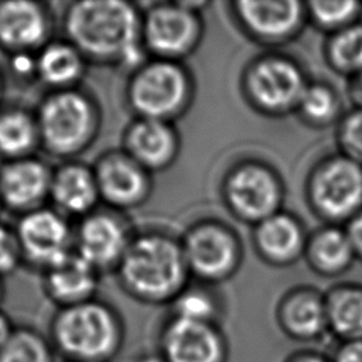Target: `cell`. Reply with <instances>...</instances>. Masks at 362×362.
<instances>
[{
    "label": "cell",
    "instance_id": "cell-1",
    "mask_svg": "<svg viewBox=\"0 0 362 362\" xmlns=\"http://www.w3.org/2000/svg\"><path fill=\"white\" fill-rule=\"evenodd\" d=\"M143 16L124 0H81L64 13V31L88 62L137 68L143 64Z\"/></svg>",
    "mask_w": 362,
    "mask_h": 362
},
{
    "label": "cell",
    "instance_id": "cell-2",
    "mask_svg": "<svg viewBox=\"0 0 362 362\" xmlns=\"http://www.w3.org/2000/svg\"><path fill=\"white\" fill-rule=\"evenodd\" d=\"M116 272L129 296L144 303H161L182 293L188 266L182 246L175 240L144 233L132 238Z\"/></svg>",
    "mask_w": 362,
    "mask_h": 362
},
{
    "label": "cell",
    "instance_id": "cell-3",
    "mask_svg": "<svg viewBox=\"0 0 362 362\" xmlns=\"http://www.w3.org/2000/svg\"><path fill=\"white\" fill-rule=\"evenodd\" d=\"M48 338L64 361L110 362L122 349L124 327L110 304L93 298L58 308Z\"/></svg>",
    "mask_w": 362,
    "mask_h": 362
},
{
    "label": "cell",
    "instance_id": "cell-4",
    "mask_svg": "<svg viewBox=\"0 0 362 362\" xmlns=\"http://www.w3.org/2000/svg\"><path fill=\"white\" fill-rule=\"evenodd\" d=\"M34 115L40 146L61 158L83 153L96 139L100 126L95 100L76 88L49 92Z\"/></svg>",
    "mask_w": 362,
    "mask_h": 362
},
{
    "label": "cell",
    "instance_id": "cell-5",
    "mask_svg": "<svg viewBox=\"0 0 362 362\" xmlns=\"http://www.w3.org/2000/svg\"><path fill=\"white\" fill-rule=\"evenodd\" d=\"M188 93L185 71L177 62L161 58L137 66L126 88L127 103L137 117L164 122L181 112Z\"/></svg>",
    "mask_w": 362,
    "mask_h": 362
},
{
    "label": "cell",
    "instance_id": "cell-6",
    "mask_svg": "<svg viewBox=\"0 0 362 362\" xmlns=\"http://www.w3.org/2000/svg\"><path fill=\"white\" fill-rule=\"evenodd\" d=\"M143 45L157 58L174 61L189 52L199 37L195 10L187 3H158L141 21Z\"/></svg>",
    "mask_w": 362,
    "mask_h": 362
},
{
    "label": "cell",
    "instance_id": "cell-7",
    "mask_svg": "<svg viewBox=\"0 0 362 362\" xmlns=\"http://www.w3.org/2000/svg\"><path fill=\"white\" fill-rule=\"evenodd\" d=\"M310 194L327 218L356 215L362 209V164L346 156L325 161L313 175Z\"/></svg>",
    "mask_w": 362,
    "mask_h": 362
},
{
    "label": "cell",
    "instance_id": "cell-8",
    "mask_svg": "<svg viewBox=\"0 0 362 362\" xmlns=\"http://www.w3.org/2000/svg\"><path fill=\"white\" fill-rule=\"evenodd\" d=\"M14 229L24 260L44 270L74 252V232L66 216L55 208L42 206L23 214Z\"/></svg>",
    "mask_w": 362,
    "mask_h": 362
},
{
    "label": "cell",
    "instance_id": "cell-9",
    "mask_svg": "<svg viewBox=\"0 0 362 362\" xmlns=\"http://www.w3.org/2000/svg\"><path fill=\"white\" fill-rule=\"evenodd\" d=\"M130 242L127 225L110 211L90 212L74 232V250L99 272L117 269Z\"/></svg>",
    "mask_w": 362,
    "mask_h": 362
},
{
    "label": "cell",
    "instance_id": "cell-10",
    "mask_svg": "<svg viewBox=\"0 0 362 362\" xmlns=\"http://www.w3.org/2000/svg\"><path fill=\"white\" fill-rule=\"evenodd\" d=\"M93 173L100 199L113 209L136 208L150 194V173L123 150L102 154Z\"/></svg>",
    "mask_w": 362,
    "mask_h": 362
},
{
    "label": "cell",
    "instance_id": "cell-11",
    "mask_svg": "<svg viewBox=\"0 0 362 362\" xmlns=\"http://www.w3.org/2000/svg\"><path fill=\"white\" fill-rule=\"evenodd\" d=\"M226 198L245 219L262 222L277 212L281 192L274 174L257 164H246L230 173Z\"/></svg>",
    "mask_w": 362,
    "mask_h": 362
},
{
    "label": "cell",
    "instance_id": "cell-12",
    "mask_svg": "<svg viewBox=\"0 0 362 362\" xmlns=\"http://www.w3.org/2000/svg\"><path fill=\"white\" fill-rule=\"evenodd\" d=\"M51 31L49 11L42 3L31 0L0 1V48L18 54L40 51Z\"/></svg>",
    "mask_w": 362,
    "mask_h": 362
},
{
    "label": "cell",
    "instance_id": "cell-13",
    "mask_svg": "<svg viewBox=\"0 0 362 362\" xmlns=\"http://www.w3.org/2000/svg\"><path fill=\"white\" fill-rule=\"evenodd\" d=\"M307 85L301 71L283 58H264L247 75V89L255 103L280 112L298 105Z\"/></svg>",
    "mask_w": 362,
    "mask_h": 362
},
{
    "label": "cell",
    "instance_id": "cell-14",
    "mask_svg": "<svg viewBox=\"0 0 362 362\" xmlns=\"http://www.w3.org/2000/svg\"><path fill=\"white\" fill-rule=\"evenodd\" d=\"M52 171L33 156L8 160L0 167V199L13 211L27 214L49 198Z\"/></svg>",
    "mask_w": 362,
    "mask_h": 362
},
{
    "label": "cell",
    "instance_id": "cell-15",
    "mask_svg": "<svg viewBox=\"0 0 362 362\" xmlns=\"http://www.w3.org/2000/svg\"><path fill=\"white\" fill-rule=\"evenodd\" d=\"M160 355L165 362H222L223 342L211 322L174 317L161 332Z\"/></svg>",
    "mask_w": 362,
    "mask_h": 362
},
{
    "label": "cell",
    "instance_id": "cell-16",
    "mask_svg": "<svg viewBox=\"0 0 362 362\" xmlns=\"http://www.w3.org/2000/svg\"><path fill=\"white\" fill-rule=\"evenodd\" d=\"M188 270L205 279H219L233 270L238 262L235 238L221 225L205 223L189 230L182 245Z\"/></svg>",
    "mask_w": 362,
    "mask_h": 362
},
{
    "label": "cell",
    "instance_id": "cell-17",
    "mask_svg": "<svg viewBox=\"0 0 362 362\" xmlns=\"http://www.w3.org/2000/svg\"><path fill=\"white\" fill-rule=\"evenodd\" d=\"M99 273L74 250L44 270V291L58 308L86 303L95 298L99 287Z\"/></svg>",
    "mask_w": 362,
    "mask_h": 362
},
{
    "label": "cell",
    "instance_id": "cell-18",
    "mask_svg": "<svg viewBox=\"0 0 362 362\" xmlns=\"http://www.w3.org/2000/svg\"><path fill=\"white\" fill-rule=\"evenodd\" d=\"M178 140L168 122L137 117L124 130L123 151L148 173L167 167L175 157Z\"/></svg>",
    "mask_w": 362,
    "mask_h": 362
},
{
    "label": "cell",
    "instance_id": "cell-19",
    "mask_svg": "<svg viewBox=\"0 0 362 362\" xmlns=\"http://www.w3.org/2000/svg\"><path fill=\"white\" fill-rule=\"evenodd\" d=\"M49 198L64 216H86L100 201L93 167L66 161L52 171Z\"/></svg>",
    "mask_w": 362,
    "mask_h": 362
},
{
    "label": "cell",
    "instance_id": "cell-20",
    "mask_svg": "<svg viewBox=\"0 0 362 362\" xmlns=\"http://www.w3.org/2000/svg\"><path fill=\"white\" fill-rule=\"evenodd\" d=\"M236 7L249 31L272 40L294 33L303 17L301 3L294 0L239 1Z\"/></svg>",
    "mask_w": 362,
    "mask_h": 362
},
{
    "label": "cell",
    "instance_id": "cell-21",
    "mask_svg": "<svg viewBox=\"0 0 362 362\" xmlns=\"http://www.w3.org/2000/svg\"><path fill=\"white\" fill-rule=\"evenodd\" d=\"M88 61L68 40L48 41L35 55V76L52 90L75 88Z\"/></svg>",
    "mask_w": 362,
    "mask_h": 362
},
{
    "label": "cell",
    "instance_id": "cell-22",
    "mask_svg": "<svg viewBox=\"0 0 362 362\" xmlns=\"http://www.w3.org/2000/svg\"><path fill=\"white\" fill-rule=\"evenodd\" d=\"M280 315L286 331L300 339L317 338L328 327L325 300L310 290L290 294Z\"/></svg>",
    "mask_w": 362,
    "mask_h": 362
},
{
    "label": "cell",
    "instance_id": "cell-23",
    "mask_svg": "<svg viewBox=\"0 0 362 362\" xmlns=\"http://www.w3.org/2000/svg\"><path fill=\"white\" fill-rule=\"evenodd\" d=\"M256 242L262 253L273 262H290L303 247V232L294 218L287 214L274 215L259 222Z\"/></svg>",
    "mask_w": 362,
    "mask_h": 362
},
{
    "label": "cell",
    "instance_id": "cell-24",
    "mask_svg": "<svg viewBox=\"0 0 362 362\" xmlns=\"http://www.w3.org/2000/svg\"><path fill=\"white\" fill-rule=\"evenodd\" d=\"M40 146L35 115L21 107L0 112V156L8 160L30 157Z\"/></svg>",
    "mask_w": 362,
    "mask_h": 362
},
{
    "label": "cell",
    "instance_id": "cell-25",
    "mask_svg": "<svg viewBox=\"0 0 362 362\" xmlns=\"http://www.w3.org/2000/svg\"><path fill=\"white\" fill-rule=\"evenodd\" d=\"M328 327L345 341L362 339V288L345 287L325 300Z\"/></svg>",
    "mask_w": 362,
    "mask_h": 362
},
{
    "label": "cell",
    "instance_id": "cell-26",
    "mask_svg": "<svg viewBox=\"0 0 362 362\" xmlns=\"http://www.w3.org/2000/svg\"><path fill=\"white\" fill-rule=\"evenodd\" d=\"M355 250L346 230L327 228L320 230L310 243V257L317 269L325 273L344 270L352 260Z\"/></svg>",
    "mask_w": 362,
    "mask_h": 362
},
{
    "label": "cell",
    "instance_id": "cell-27",
    "mask_svg": "<svg viewBox=\"0 0 362 362\" xmlns=\"http://www.w3.org/2000/svg\"><path fill=\"white\" fill-rule=\"evenodd\" d=\"M55 349L45 335L30 327H17L0 351V362H55Z\"/></svg>",
    "mask_w": 362,
    "mask_h": 362
},
{
    "label": "cell",
    "instance_id": "cell-28",
    "mask_svg": "<svg viewBox=\"0 0 362 362\" xmlns=\"http://www.w3.org/2000/svg\"><path fill=\"white\" fill-rule=\"evenodd\" d=\"M328 54L332 65L344 72H362V25H348L331 38Z\"/></svg>",
    "mask_w": 362,
    "mask_h": 362
},
{
    "label": "cell",
    "instance_id": "cell-29",
    "mask_svg": "<svg viewBox=\"0 0 362 362\" xmlns=\"http://www.w3.org/2000/svg\"><path fill=\"white\" fill-rule=\"evenodd\" d=\"M313 18L322 27L327 28H345L358 14L359 3L344 0V1H324L317 0L308 4Z\"/></svg>",
    "mask_w": 362,
    "mask_h": 362
},
{
    "label": "cell",
    "instance_id": "cell-30",
    "mask_svg": "<svg viewBox=\"0 0 362 362\" xmlns=\"http://www.w3.org/2000/svg\"><path fill=\"white\" fill-rule=\"evenodd\" d=\"M303 115L313 122L329 120L337 112V98L324 85H307L297 105Z\"/></svg>",
    "mask_w": 362,
    "mask_h": 362
},
{
    "label": "cell",
    "instance_id": "cell-31",
    "mask_svg": "<svg viewBox=\"0 0 362 362\" xmlns=\"http://www.w3.org/2000/svg\"><path fill=\"white\" fill-rule=\"evenodd\" d=\"M214 311L215 307L211 297L202 291H182L174 298V317L178 318L209 322Z\"/></svg>",
    "mask_w": 362,
    "mask_h": 362
},
{
    "label": "cell",
    "instance_id": "cell-32",
    "mask_svg": "<svg viewBox=\"0 0 362 362\" xmlns=\"http://www.w3.org/2000/svg\"><path fill=\"white\" fill-rule=\"evenodd\" d=\"M23 260L16 229L0 223V277L14 273Z\"/></svg>",
    "mask_w": 362,
    "mask_h": 362
},
{
    "label": "cell",
    "instance_id": "cell-33",
    "mask_svg": "<svg viewBox=\"0 0 362 362\" xmlns=\"http://www.w3.org/2000/svg\"><path fill=\"white\" fill-rule=\"evenodd\" d=\"M339 140L346 157L362 164V109L345 117L339 130Z\"/></svg>",
    "mask_w": 362,
    "mask_h": 362
},
{
    "label": "cell",
    "instance_id": "cell-34",
    "mask_svg": "<svg viewBox=\"0 0 362 362\" xmlns=\"http://www.w3.org/2000/svg\"><path fill=\"white\" fill-rule=\"evenodd\" d=\"M334 362H362V339L345 341L338 349Z\"/></svg>",
    "mask_w": 362,
    "mask_h": 362
},
{
    "label": "cell",
    "instance_id": "cell-35",
    "mask_svg": "<svg viewBox=\"0 0 362 362\" xmlns=\"http://www.w3.org/2000/svg\"><path fill=\"white\" fill-rule=\"evenodd\" d=\"M346 233L354 246V250L362 256V209L351 218Z\"/></svg>",
    "mask_w": 362,
    "mask_h": 362
},
{
    "label": "cell",
    "instance_id": "cell-36",
    "mask_svg": "<svg viewBox=\"0 0 362 362\" xmlns=\"http://www.w3.org/2000/svg\"><path fill=\"white\" fill-rule=\"evenodd\" d=\"M16 325L10 320V317L0 310V351L6 346V344L10 341L11 335L16 331Z\"/></svg>",
    "mask_w": 362,
    "mask_h": 362
},
{
    "label": "cell",
    "instance_id": "cell-37",
    "mask_svg": "<svg viewBox=\"0 0 362 362\" xmlns=\"http://www.w3.org/2000/svg\"><path fill=\"white\" fill-rule=\"evenodd\" d=\"M352 93L355 100L362 106V72L356 74V78L354 79V86H352ZM362 109V107H361Z\"/></svg>",
    "mask_w": 362,
    "mask_h": 362
},
{
    "label": "cell",
    "instance_id": "cell-38",
    "mask_svg": "<svg viewBox=\"0 0 362 362\" xmlns=\"http://www.w3.org/2000/svg\"><path fill=\"white\" fill-rule=\"evenodd\" d=\"M291 362H327L325 359L320 358V356H313V355H305V356H300V358H296L294 361Z\"/></svg>",
    "mask_w": 362,
    "mask_h": 362
},
{
    "label": "cell",
    "instance_id": "cell-39",
    "mask_svg": "<svg viewBox=\"0 0 362 362\" xmlns=\"http://www.w3.org/2000/svg\"><path fill=\"white\" fill-rule=\"evenodd\" d=\"M137 362H165L161 355H144Z\"/></svg>",
    "mask_w": 362,
    "mask_h": 362
},
{
    "label": "cell",
    "instance_id": "cell-40",
    "mask_svg": "<svg viewBox=\"0 0 362 362\" xmlns=\"http://www.w3.org/2000/svg\"><path fill=\"white\" fill-rule=\"evenodd\" d=\"M3 300V286H1V281H0V303Z\"/></svg>",
    "mask_w": 362,
    "mask_h": 362
},
{
    "label": "cell",
    "instance_id": "cell-41",
    "mask_svg": "<svg viewBox=\"0 0 362 362\" xmlns=\"http://www.w3.org/2000/svg\"><path fill=\"white\" fill-rule=\"evenodd\" d=\"M1 92H3V86H1V79H0V96H1Z\"/></svg>",
    "mask_w": 362,
    "mask_h": 362
},
{
    "label": "cell",
    "instance_id": "cell-42",
    "mask_svg": "<svg viewBox=\"0 0 362 362\" xmlns=\"http://www.w3.org/2000/svg\"><path fill=\"white\" fill-rule=\"evenodd\" d=\"M1 206H3V204H1V199H0V208H1Z\"/></svg>",
    "mask_w": 362,
    "mask_h": 362
},
{
    "label": "cell",
    "instance_id": "cell-43",
    "mask_svg": "<svg viewBox=\"0 0 362 362\" xmlns=\"http://www.w3.org/2000/svg\"><path fill=\"white\" fill-rule=\"evenodd\" d=\"M64 362H74V361H64Z\"/></svg>",
    "mask_w": 362,
    "mask_h": 362
}]
</instances>
